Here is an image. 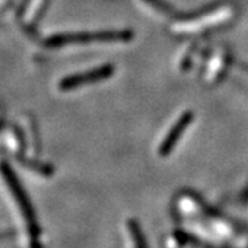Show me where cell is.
I'll return each instance as SVG.
<instances>
[{
  "label": "cell",
  "mask_w": 248,
  "mask_h": 248,
  "mask_svg": "<svg viewBox=\"0 0 248 248\" xmlns=\"http://www.w3.org/2000/svg\"><path fill=\"white\" fill-rule=\"evenodd\" d=\"M193 117H195L193 113L186 112V113H184V115L178 119L177 123L171 127V130H170L169 134L166 135V138H164L163 143L160 145V148H159L160 156H167L169 153L172 152L174 146H175V145H177V142L179 141L181 135L185 133V130L187 128V125H189L190 122L193 120Z\"/></svg>",
  "instance_id": "3957f363"
},
{
  "label": "cell",
  "mask_w": 248,
  "mask_h": 248,
  "mask_svg": "<svg viewBox=\"0 0 248 248\" xmlns=\"http://www.w3.org/2000/svg\"><path fill=\"white\" fill-rule=\"evenodd\" d=\"M115 72V68L112 65H104L101 68L93 69V71L86 72V73H78V75H72L60 81V90L68 91V90L78 89L81 86H86L90 83H95L101 80L109 79Z\"/></svg>",
  "instance_id": "7a4b0ae2"
},
{
  "label": "cell",
  "mask_w": 248,
  "mask_h": 248,
  "mask_svg": "<svg viewBox=\"0 0 248 248\" xmlns=\"http://www.w3.org/2000/svg\"><path fill=\"white\" fill-rule=\"evenodd\" d=\"M133 39L130 31L122 32H98V33H73V35L53 36L47 40V46L58 47L76 43H90V42H128Z\"/></svg>",
  "instance_id": "6da1fadb"
}]
</instances>
